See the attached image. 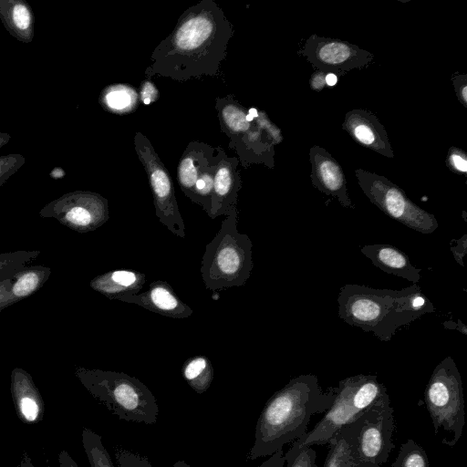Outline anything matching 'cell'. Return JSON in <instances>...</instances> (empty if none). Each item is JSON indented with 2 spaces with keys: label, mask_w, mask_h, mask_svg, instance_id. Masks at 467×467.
<instances>
[{
  "label": "cell",
  "mask_w": 467,
  "mask_h": 467,
  "mask_svg": "<svg viewBox=\"0 0 467 467\" xmlns=\"http://www.w3.org/2000/svg\"><path fill=\"white\" fill-rule=\"evenodd\" d=\"M234 32L223 8L213 0H202L186 9L172 32L155 47L145 75L176 81L215 76Z\"/></svg>",
  "instance_id": "6da1fadb"
},
{
  "label": "cell",
  "mask_w": 467,
  "mask_h": 467,
  "mask_svg": "<svg viewBox=\"0 0 467 467\" xmlns=\"http://www.w3.org/2000/svg\"><path fill=\"white\" fill-rule=\"evenodd\" d=\"M336 387L323 391L317 376L299 375L275 392L265 404L255 426L247 459L271 456L307 432L312 416L333 404Z\"/></svg>",
  "instance_id": "7a4b0ae2"
},
{
  "label": "cell",
  "mask_w": 467,
  "mask_h": 467,
  "mask_svg": "<svg viewBox=\"0 0 467 467\" xmlns=\"http://www.w3.org/2000/svg\"><path fill=\"white\" fill-rule=\"evenodd\" d=\"M337 303L342 320L382 341L390 340L399 327L435 311L416 284L401 290L345 285L340 288Z\"/></svg>",
  "instance_id": "3957f363"
},
{
  "label": "cell",
  "mask_w": 467,
  "mask_h": 467,
  "mask_svg": "<svg viewBox=\"0 0 467 467\" xmlns=\"http://www.w3.org/2000/svg\"><path fill=\"white\" fill-rule=\"evenodd\" d=\"M238 210L234 208L223 219L213 239L205 246L201 261V276L206 289L219 291L242 286L253 267V244L237 228Z\"/></svg>",
  "instance_id": "277c9868"
},
{
  "label": "cell",
  "mask_w": 467,
  "mask_h": 467,
  "mask_svg": "<svg viewBox=\"0 0 467 467\" xmlns=\"http://www.w3.org/2000/svg\"><path fill=\"white\" fill-rule=\"evenodd\" d=\"M75 375L84 388L120 420L154 424L159 406L150 389L124 372L78 367Z\"/></svg>",
  "instance_id": "5b68a950"
},
{
  "label": "cell",
  "mask_w": 467,
  "mask_h": 467,
  "mask_svg": "<svg viewBox=\"0 0 467 467\" xmlns=\"http://www.w3.org/2000/svg\"><path fill=\"white\" fill-rule=\"evenodd\" d=\"M393 412L387 395L337 431L347 443L352 467H380L388 461L395 447Z\"/></svg>",
  "instance_id": "8992f818"
},
{
  "label": "cell",
  "mask_w": 467,
  "mask_h": 467,
  "mask_svg": "<svg viewBox=\"0 0 467 467\" xmlns=\"http://www.w3.org/2000/svg\"><path fill=\"white\" fill-rule=\"evenodd\" d=\"M389 395L375 375L358 374L339 381L332 406L314 429L292 442L296 447L325 445L345 424Z\"/></svg>",
  "instance_id": "52a82bcc"
},
{
  "label": "cell",
  "mask_w": 467,
  "mask_h": 467,
  "mask_svg": "<svg viewBox=\"0 0 467 467\" xmlns=\"http://www.w3.org/2000/svg\"><path fill=\"white\" fill-rule=\"evenodd\" d=\"M424 402L435 434L442 429L448 434L442 444L453 447L462 437L465 412L461 374L451 357L435 367L424 391Z\"/></svg>",
  "instance_id": "ba28073f"
},
{
  "label": "cell",
  "mask_w": 467,
  "mask_h": 467,
  "mask_svg": "<svg viewBox=\"0 0 467 467\" xmlns=\"http://www.w3.org/2000/svg\"><path fill=\"white\" fill-rule=\"evenodd\" d=\"M134 148L147 173L155 213L160 223L178 237H185V224L175 197L172 180L150 140L140 131L134 136Z\"/></svg>",
  "instance_id": "9c48e42d"
},
{
  "label": "cell",
  "mask_w": 467,
  "mask_h": 467,
  "mask_svg": "<svg viewBox=\"0 0 467 467\" xmlns=\"http://www.w3.org/2000/svg\"><path fill=\"white\" fill-rule=\"evenodd\" d=\"M42 218H53L80 234L92 232L109 218V202L101 194L77 190L47 203L39 212Z\"/></svg>",
  "instance_id": "30bf717a"
},
{
  "label": "cell",
  "mask_w": 467,
  "mask_h": 467,
  "mask_svg": "<svg viewBox=\"0 0 467 467\" xmlns=\"http://www.w3.org/2000/svg\"><path fill=\"white\" fill-rule=\"evenodd\" d=\"M359 183L371 202L385 214L421 234H432L439 226L433 214L413 203L397 186L376 177L359 178Z\"/></svg>",
  "instance_id": "8fae6325"
},
{
  "label": "cell",
  "mask_w": 467,
  "mask_h": 467,
  "mask_svg": "<svg viewBox=\"0 0 467 467\" xmlns=\"http://www.w3.org/2000/svg\"><path fill=\"white\" fill-rule=\"evenodd\" d=\"M218 152L211 209L208 214L212 219L221 215L226 216L237 207L238 192L242 187L238 158L229 157L221 147H218Z\"/></svg>",
  "instance_id": "7c38bea8"
},
{
  "label": "cell",
  "mask_w": 467,
  "mask_h": 467,
  "mask_svg": "<svg viewBox=\"0 0 467 467\" xmlns=\"http://www.w3.org/2000/svg\"><path fill=\"white\" fill-rule=\"evenodd\" d=\"M116 300L135 304L147 310L171 318L189 317L193 310L182 302L173 288L163 280H156L150 284L145 292L118 297Z\"/></svg>",
  "instance_id": "4fadbf2b"
},
{
  "label": "cell",
  "mask_w": 467,
  "mask_h": 467,
  "mask_svg": "<svg viewBox=\"0 0 467 467\" xmlns=\"http://www.w3.org/2000/svg\"><path fill=\"white\" fill-rule=\"evenodd\" d=\"M10 391L18 419L26 424L38 423L44 417L45 403L32 376L15 368L10 375Z\"/></svg>",
  "instance_id": "5bb4252c"
},
{
  "label": "cell",
  "mask_w": 467,
  "mask_h": 467,
  "mask_svg": "<svg viewBox=\"0 0 467 467\" xmlns=\"http://www.w3.org/2000/svg\"><path fill=\"white\" fill-rule=\"evenodd\" d=\"M218 161V147L191 141L183 151L177 168V181L182 192L193 199L196 182Z\"/></svg>",
  "instance_id": "9a60e30c"
},
{
  "label": "cell",
  "mask_w": 467,
  "mask_h": 467,
  "mask_svg": "<svg viewBox=\"0 0 467 467\" xmlns=\"http://www.w3.org/2000/svg\"><path fill=\"white\" fill-rule=\"evenodd\" d=\"M361 253L385 273L402 277L413 284L420 279L422 269L412 265L408 255L394 245L366 244L361 248Z\"/></svg>",
  "instance_id": "2e32d148"
},
{
  "label": "cell",
  "mask_w": 467,
  "mask_h": 467,
  "mask_svg": "<svg viewBox=\"0 0 467 467\" xmlns=\"http://www.w3.org/2000/svg\"><path fill=\"white\" fill-rule=\"evenodd\" d=\"M145 282V274L139 271L112 270L95 276L89 285L94 291L116 300L120 296L139 294Z\"/></svg>",
  "instance_id": "e0dca14e"
},
{
  "label": "cell",
  "mask_w": 467,
  "mask_h": 467,
  "mask_svg": "<svg viewBox=\"0 0 467 467\" xmlns=\"http://www.w3.org/2000/svg\"><path fill=\"white\" fill-rule=\"evenodd\" d=\"M0 20L6 31L19 42L29 44L34 38V14L24 0H0Z\"/></svg>",
  "instance_id": "ac0fdd59"
},
{
  "label": "cell",
  "mask_w": 467,
  "mask_h": 467,
  "mask_svg": "<svg viewBox=\"0 0 467 467\" xmlns=\"http://www.w3.org/2000/svg\"><path fill=\"white\" fill-rule=\"evenodd\" d=\"M215 109L221 130L228 136L230 142L238 140L252 129L253 121L246 119L248 113L233 95L217 98Z\"/></svg>",
  "instance_id": "d6986e66"
},
{
  "label": "cell",
  "mask_w": 467,
  "mask_h": 467,
  "mask_svg": "<svg viewBox=\"0 0 467 467\" xmlns=\"http://www.w3.org/2000/svg\"><path fill=\"white\" fill-rule=\"evenodd\" d=\"M314 182L327 194L337 197L343 206L352 207L347 194L344 175L334 161L321 158L317 162Z\"/></svg>",
  "instance_id": "ffe728a7"
},
{
  "label": "cell",
  "mask_w": 467,
  "mask_h": 467,
  "mask_svg": "<svg viewBox=\"0 0 467 467\" xmlns=\"http://www.w3.org/2000/svg\"><path fill=\"white\" fill-rule=\"evenodd\" d=\"M140 102L137 89L128 84H112L104 88L100 92L99 104L114 114H128L133 112Z\"/></svg>",
  "instance_id": "44dd1931"
},
{
  "label": "cell",
  "mask_w": 467,
  "mask_h": 467,
  "mask_svg": "<svg viewBox=\"0 0 467 467\" xmlns=\"http://www.w3.org/2000/svg\"><path fill=\"white\" fill-rule=\"evenodd\" d=\"M51 275L45 265L25 266L12 275V294L16 303L38 291Z\"/></svg>",
  "instance_id": "7402d4cb"
},
{
  "label": "cell",
  "mask_w": 467,
  "mask_h": 467,
  "mask_svg": "<svg viewBox=\"0 0 467 467\" xmlns=\"http://www.w3.org/2000/svg\"><path fill=\"white\" fill-rule=\"evenodd\" d=\"M182 374L187 384L198 394H202L210 388L214 371L210 359L203 355H197L185 360Z\"/></svg>",
  "instance_id": "603a6c76"
},
{
  "label": "cell",
  "mask_w": 467,
  "mask_h": 467,
  "mask_svg": "<svg viewBox=\"0 0 467 467\" xmlns=\"http://www.w3.org/2000/svg\"><path fill=\"white\" fill-rule=\"evenodd\" d=\"M81 440L90 467H115L100 435L88 428H84Z\"/></svg>",
  "instance_id": "cb8c5ba5"
},
{
  "label": "cell",
  "mask_w": 467,
  "mask_h": 467,
  "mask_svg": "<svg viewBox=\"0 0 467 467\" xmlns=\"http://www.w3.org/2000/svg\"><path fill=\"white\" fill-rule=\"evenodd\" d=\"M392 467H430L425 450L412 439L401 444Z\"/></svg>",
  "instance_id": "d4e9b609"
},
{
  "label": "cell",
  "mask_w": 467,
  "mask_h": 467,
  "mask_svg": "<svg viewBox=\"0 0 467 467\" xmlns=\"http://www.w3.org/2000/svg\"><path fill=\"white\" fill-rule=\"evenodd\" d=\"M40 251H15L0 254V280L11 277L26 264L35 260Z\"/></svg>",
  "instance_id": "484cf974"
},
{
  "label": "cell",
  "mask_w": 467,
  "mask_h": 467,
  "mask_svg": "<svg viewBox=\"0 0 467 467\" xmlns=\"http://www.w3.org/2000/svg\"><path fill=\"white\" fill-rule=\"evenodd\" d=\"M329 449L323 467H352L347 443L337 431L328 443Z\"/></svg>",
  "instance_id": "4316f807"
},
{
  "label": "cell",
  "mask_w": 467,
  "mask_h": 467,
  "mask_svg": "<svg viewBox=\"0 0 467 467\" xmlns=\"http://www.w3.org/2000/svg\"><path fill=\"white\" fill-rule=\"evenodd\" d=\"M317 453L311 446H290L285 453V467H317L316 463Z\"/></svg>",
  "instance_id": "83f0119b"
},
{
  "label": "cell",
  "mask_w": 467,
  "mask_h": 467,
  "mask_svg": "<svg viewBox=\"0 0 467 467\" xmlns=\"http://www.w3.org/2000/svg\"><path fill=\"white\" fill-rule=\"evenodd\" d=\"M351 49L341 43H329L322 46L317 53L324 63L329 65L340 64L351 57Z\"/></svg>",
  "instance_id": "f1b7e54d"
},
{
  "label": "cell",
  "mask_w": 467,
  "mask_h": 467,
  "mask_svg": "<svg viewBox=\"0 0 467 467\" xmlns=\"http://www.w3.org/2000/svg\"><path fill=\"white\" fill-rule=\"evenodd\" d=\"M25 161V157L20 153L0 155V187L24 165Z\"/></svg>",
  "instance_id": "f546056e"
},
{
  "label": "cell",
  "mask_w": 467,
  "mask_h": 467,
  "mask_svg": "<svg viewBox=\"0 0 467 467\" xmlns=\"http://www.w3.org/2000/svg\"><path fill=\"white\" fill-rule=\"evenodd\" d=\"M115 458L119 467H153L146 457L125 449H118Z\"/></svg>",
  "instance_id": "4dcf8cb0"
},
{
  "label": "cell",
  "mask_w": 467,
  "mask_h": 467,
  "mask_svg": "<svg viewBox=\"0 0 467 467\" xmlns=\"http://www.w3.org/2000/svg\"><path fill=\"white\" fill-rule=\"evenodd\" d=\"M353 134L364 145H374L379 133L368 122L358 121L353 126Z\"/></svg>",
  "instance_id": "1f68e13d"
},
{
  "label": "cell",
  "mask_w": 467,
  "mask_h": 467,
  "mask_svg": "<svg viewBox=\"0 0 467 467\" xmlns=\"http://www.w3.org/2000/svg\"><path fill=\"white\" fill-rule=\"evenodd\" d=\"M139 96L140 101L143 102L145 105H150L159 99L160 93L150 80L145 79L140 83Z\"/></svg>",
  "instance_id": "d6a6232c"
},
{
  "label": "cell",
  "mask_w": 467,
  "mask_h": 467,
  "mask_svg": "<svg viewBox=\"0 0 467 467\" xmlns=\"http://www.w3.org/2000/svg\"><path fill=\"white\" fill-rule=\"evenodd\" d=\"M16 304L12 294V276L0 280V314L6 307Z\"/></svg>",
  "instance_id": "836d02e7"
},
{
  "label": "cell",
  "mask_w": 467,
  "mask_h": 467,
  "mask_svg": "<svg viewBox=\"0 0 467 467\" xmlns=\"http://www.w3.org/2000/svg\"><path fill=\"white\" fill-rule=\"evenodd\" d=\"M450 249L455 261L464 266L463 258L467 253V234H463L459 239H452Z\"/></svg>",
  "instance_id": "e575fe53"
},
{
  "label": "cell",
  "mask_w": 467,
  "mask_h": 467,
  "mask_svg": "<svg viewBox=\"0 0 467 467\" xmlns=\"http://www.w3.org/2000/svg\"><path fill=\"white\" fill-rule=\"evenodd\" d=\"M285 452L280 449L256 467H285Z\"/></svg>",
  "instance_id": "d590c367"
},
{
  "label": "cell",
  "mask_w": 467,
  "mask_h": 467,
  "mask_svg": "<svg viewBox=\"0 0 467 467\" xmlns=\"http://www.w3.org/2000/svg\"><path fill=\"white\" fill-rule=\"evenodd\" d=\"M58 467H78L67 451L63 450L58 455Z\"/></svg>",
  "instance_id": "8d00e7d4"
},
{
  "label": "cell",
  "mask_w": 467,
  "mask_h": 467,
  "mask_svg": "<svg viewBox=\"0 0 467 467\" xmlns=\"http://www.w3.org/2000/svg\"><path fill=\"white\" fill-rule=\"evenodd\" d=\"M443 326L447 329H455L460 331L463 335H467L466 326L462 322L461 319H458L457 322H453L451 320L445 321L443 323Z\"/></svg>",
  "instance_id": "74e56055"
},
{
  "label": "cell",
  "mask_w": 467,
  "mask_h": 467,
  "mask_svg": "<svg viewBox=\"0 0 467 467\" xmlns=\"http://www.w3.org/2000/svg\"><path fill=\"white\" fill-rule=\"evenodd\" d=\"M451 159V162H452L453 166L457 170L463 171V172L466 171L467 162L462 156L457 155V154H452Z\"/></svg>",
  "instance_id": "f35d334b"
},
{
  "label": "cell",
  "mask_w": 467,
  "mask_h": 467,
  "mask_svg": "<svg viewBox=\"0 0 467 467\" xmlns=\"http://www.w3.org/2000/svg\"><path fill=\"white\" fill-rule=\"evenodd\" d=\"M19 467H35L31 461V458L28 456L27 453L25 452L23 454L21 461H20Z\"/></svg>",
  "instance_id": "ab89813d"
},
{
  "label": "cell",
  "mask_w": 467,
  "mask_h": 467,
  "mask_svg": "<svg viewBox=\"0 0 467 467\" xmlns=\"http://www.w3.org/2000/svg\"><path fill=\"white\" fill-rule=\"evenodd\" d=\"M11 140V135L6 132H0V148L7 144Z\"/></svg>",
  "instance_id": "60d3db41"
},
{
  "label": "cell",
  "mask_w": 467,
  "mask_h": 467,
  "mask_svg": "<svg viewBox=\"0 0 467 467\" xmlns=\"http://www.w3.org/2000/svg\"><path fill=\"white\" fill-rule=\"evenodd\" d=\"M325 80L327 85L334 86L337 83V78L334 74L330 73L326 76Z\"/></svg>",
  "instance_id": "b9f144b4"
},
{
  "label": "cell",
  "mask_w": 467,
  "mask_h": 467,
  "mask_svg": "<svg viewBox=\"0 0 467 467\" xmlns=\"http://www.w3.org/2000/svg\"><path fill=\"white\" fill-rule=\"evenodd\" d=\"M171 467H192L186 462L180 460L177 461Z\"/></svg>",
  "instance_id": "7bdbcfd3"
},
{
  "label": "cell",
  "mask_w": 467,
  "mask_h": 467,
  "mask_svg": "<svg viewBox=\"0 0 467 467\" xmlns=\"http://www.w3.org/2000/svg\"><path fill=\"white\" fill-rule=\"evenodd\" d=\"M248 113L254 119L258 117V112L255 109H250Z\"/></svg>",
  "instance_id": "ee69618b"
}]
</instances>
